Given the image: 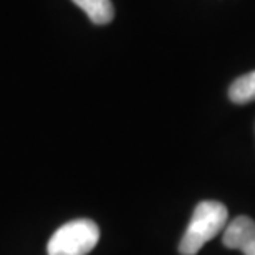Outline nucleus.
Listing matches in <instances>:
<instances>
[{
	"instance_id": "1",
	"label": "nucleus",
	"mask_w": 255,
	"mask_h": 255,
	"mask_svg": "<svg viewBox=\"0 0 255 255\" xmlns=\"http://www.w3.org/2000/svg\"><path fill=\"white\" fill-rule=\"evenodd\" d=\"M229 222V211L222 202L202 201L199 202L184 236L179 242L182 255H196L206 244L224 231Z\"/></svg>"
},
{
	"instance_id": "3",
	"label": "nucleus",
	"mask_w": 255,
	"mask_h": 255,
	"mask_svg": "<svg viewBox=\"0 0 255 255\" xmlns=\"http://www.w3.org/2000/svg\"><path fill=\"white\" fill-rule=\"evenodd\" d=\"M222 244L227 249H239L246 255H255V222L247 216H239L224 229Z\"/></svg>"
},
{
	"instance_id": "4",
	"label": "nucleus",
	"mask_w": 255,
	"mask_h": 255,
	"mask_svg": "<svg viewBox=\"0 0 255 255\" xmlns=\"http://www.w3.org/2000/svg\"><path fill=\"white\" fill-rule=\"evenodd\" d=\"M73 3L78 5L96 25L110 23L115 17V7L111 0H73Z\"/></svg>"
},
{
	"instance_id": "5",
	"label": "nucleus",
	"mask_w": 255,
	"mask_h": 255,
	"mask_svg": "<svg viewBox=\"0 0 255 255\" xmlns=\"http://www.w3.org/2000/svg\"><path fill=\"white\" fill-rule=\"evenodd\" d=\"M229 98L237 105H246L255 100V71L242 75L229 88Z\"/></svg>"
},
{
	"instance_id": "2",
	"label": "nucleus",
	"mask_w": 255,
	"mask_h": 255,
	"mask_svg": "<svg viewBox=\"0 0 255 255\" xmlns=\"http://www.w3.org/2000/svg\"><path fill=\"white\" fill-rule=\"evenodd\" d=\"M100 241V227L91 219L66 222L48 241V255H86Z\"/></svg>"
}]
</instances>
